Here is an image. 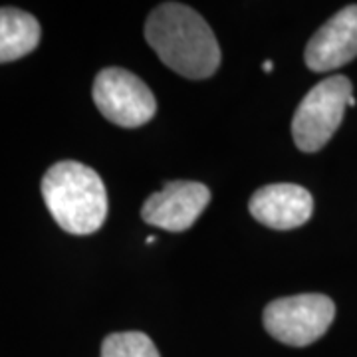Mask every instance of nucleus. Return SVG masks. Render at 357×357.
I'll return each mask as SVG.
<instances>
[{"mask_svg": "<svg viewBox=\"0 0 357 357\" xmlns=\"http://www.w3.org/2000/svg\"><path fill=\"white\" fill-rule=\"evenodd\" d=\"M42 197L60 229L70 234H91L107 217V191L91 167L60 161L42 178Z\"/></svg>", "mask_w": 357, "mask_h": 357, "instance_id": "obj_2", "label": "nucleus"}, {"mask_svg": "<svg viewBox=\"0 0 357 357\" xmlns=\"http://www.w3.org/2000/svg\"><path fill=\"white\" fill-rule=\"evenodd\" d=\"M347 105H356L354 86L345 76L326 77L307 91L292 119V135L300 151H319L342 126Z\"/></svg>", "mask_w": 357, "mask_h": 357, "instance_id": "obj_3", "label": "nucleus"}, {"mask_svg": "<svg viewBox=\"0 0 357 357\" xmlns=\"http://www.w3.org/2000/svg\"><path fill=\"white\" fill-rule=\"evenodd\" d=\"M250 215L264 227L290 230L310 220L314 199L307 189L292 183L262 187L250 199Z\"/></svg>", "mask_w": 357, "mask_h": 357, "instance_id": "obj_8", "label": "nucleus"}, {"mask_svg": "<svg viewBox=\"0 0 357 357\" xmlns=\"http://www.w3.org/2000/svg\"><path fill=\"white\" fill-rule=\"evenodd\" d=\"M93 102L107 121L121 128H139L157 112L151 89L123 68H105L96 76Z\"/></svg>", "mask_w": 357, "mask_h": 357, "instance_id": "obj_5", "label": "nucleus"}, {"mask_svg": "<svg viewBox=\"0 0 357 357\" xmlns=\"http://www.w3.org/2000/svg\"><path fill=\"white\" fill-rule=\"evenodd\" d=\"M211 201V191L197 181H171L153 192L141 208L147 225L169 232L191 229Z\"/></svg>", "mask_w": 357, "mask_h": 357, "instance_id": "obj_6", "label": "nucleus"}, {"mask_svg": "<svg viewBox=\"0 0 357 357\" xmlns=\"http://www.w3.org/2000/svg\"><path fill=\"white\" fill-rule=\"evenodd\" d=\"M272 70H274V62H270V60H268V62H264V72H272Z\"/></svg>", "mask_w": 357, "mask_h": 357, "instance_id": "obj_11", "label": "nucleus"}, {"mask_svg": "<svg viewBox=\"0 0 357 357\" xmlns=\"http://www.w3.org/2000/svg\"><path fill=\"white\" fill-rule=\"evenodd\" d=\"M145 40L161 62L191 79L213 76L220 66L215 32L201 14L178 2H165L149 14Z\"/></svg>", "mask_w": 357, "mask_h": 357, "instance_id": "obj_1", "label": "nucleus"}, {"mask_svg": "<svg viewBox=\"0 0 357 357\" xmlns=\"http://www.w3.org/2000/svg\"><path fill=\"white\" fill-rule=\"evenodd\" d=\"M357 56V4L345 6L307 42L304 58L312 72H330Z\"/></svg>", "mask_w": 357, "mask_h": 357, "instance_id": "obj_7", "label": "nucleus"}, {"mask_svg": "<svg viewBox=\"0 0 357 357\" xmlns=\"http://www.w3.org/2000/svg\"><path fill=\"white\" fill-rule=\"evenodd\" d=\"M335 318V304L324 294H298L270 302L264 310L266 332L282 344L304 347L318 342Z\"/></svg>", "mask_w": 357, "mask_h": 357, "instance_id": "obj_4", "label": "nucleus"}, {"mask_svg": "<svg viewBox=\"0 0 357 357\" xmlns=\"http://www.w3.org/2000/svg\"><path fill=\"white\" fill-rule=\"evenodd\" d=\"M102 357H161L149 335L143 332L112 333L103 340Z\"/></svg>", "mask_w": 357, "mask_h": 357, "instance_id": "obj_10", "label": "nucleus"}, {"mask_svg": "<svg viewBox=\"0 0 357 357\" xmlns=\"http://www.w3.org/2000/svg\"><path fill=\"white\" fill-rule=\"evenodd\" d=\"M40 42V24L32 14L0 8V64L24 58Z\"/></svg>", "mask_w": 357, "mask_h": 357, "instance_id": "obj_9", "label": "nucleus"}]
</instances>
